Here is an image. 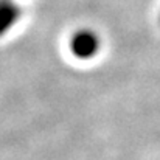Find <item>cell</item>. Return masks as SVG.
I'll return each mask as SVG.
<instances>
[{"label":"cell","instance_id":"6da1fadb","mask_svg":"<svg viewBox=\"0 0 160 160\" xmlns=\"http://www.w3.org/2000/svg\"><path fill=\"white\" fill-rule=\"evenodd\" d=\"M70 50L72 53L81 59H89L98 53L100 50V38L89 30H82L75 33V36L70 41Z\"/></svg>","mask_w":160,"mask_h":160},{"label":"cell","instance_id":"7a4b0ae2","mask_svg":"<svg viewBox=\"0 0 160 160\" xmlns=\"http://www.w3.org/2000/svg\"><path fill=\"white\" fill-rule=\"evenodd\" d=\"M22 16L20 6L14 0H0V38Z\"/></svg>","mask_w":160,"mask_h":160}]
</instances>
